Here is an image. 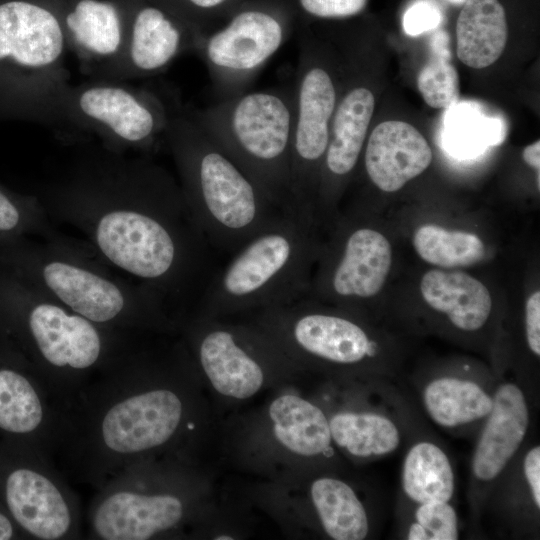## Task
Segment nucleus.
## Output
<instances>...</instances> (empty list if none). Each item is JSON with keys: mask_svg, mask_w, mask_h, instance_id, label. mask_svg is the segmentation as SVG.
<instances>
[{"mask_svg": "<svg viewBox=\"0 0 540 540\" xmlns=\"http://www.w3.org/2000/svg\"><path fill=\"white\" fill-rule=\"evenodd\" d=\"M63 48L61 26L50 11L23 1L0 5V60L10 57L24 67H46Z\"/></svg>", "mask_w": 540, "mask_h": 540, "instance_id": "obj_18", "label": "nucleus"}, {"mask_svg": "<svg viewBox=\"0 0 540 540\" xmlns=\"http://www.w3.org/2000/svg\"><path fill=\"white\" fill-rule=\"evenodd\" d=\"M201 32L185 26L165 10L148 5L138 10L132 25L129 56L143 73L164 69L186 47L195 48Z\"/></svg>", "mask_w": 540, "mask_h": 540, "instance_id": "obj_24", "label": "nucleus"}, {"mask_svg": "<svg viewBox=\"0 0 540 540\" xmlns=\"http://www.w3.org/2000/svg\"><path fill=\"white\" fill-rule=\"evenodd\" d=\"M391 263L390 243L380 232L366 227L354 229L344 239L324 288L343 299L374 297L382 289Z\"/></svg>", "mask_w": 540, "mask_h": 540, "instance_id": "obj_19", "label": "nucleus"}, {"mask_svg": "<svg viewBox=\"0 0 540 540\" xmlns=\"http://www.w3.org/2000/svg\"><path fill=\"white\" fill-rule=\"evenodd\" d=\"M375 108V97L364 86H353L340 99L333 116L323 166L334 178L350 174L359 159Z\"/></svg>", "mask_w": 540, "mask_h": 540, "instance_id": "obj_25", "label": "nucleus"}, {"mask_svg": "<svg viewBox=\"0 0 540 540\" xmlns=\"http://www.w3.org/2000/svg\"><path fill=\"white\" fill-rule=\"evenodd\" d=\"M48 215L78 229L94 256L166 302L201 295L210 247L183 192L152 164L82 177L43 204Z\"/></svg>", "mask_w": 540, "mask_h": 540, "instance_id": "obj_1", "label": "nucleus"}, {"mask_svg": "<svg viewBox=\"0 0 540 540\" xmlns=\"http://www.w3.org/2000/svg\"><path fill=\"white\" fill-rule=\"evenodd\" d=\"M36 235L47 241L63 239L35 198H17L0 189V243Z\"/></svg>", "mask_w": 540, "mask_h": 540, "instance_id": "obj_35", "label": "nucleus"}, {"mask_svg": "<svg viewBox=\"0 0 540 540\" xmlns=\"http://www.w3.org/2000/svg\"><path fill=\"white\" fill-rule=\"evenodd\" d=\"M278 441L290 451L306 457L327 455L332 437L324 411L295 395L275 399L269 408Z\"/></svg>", "mask_w": 540, "mask_h": 540, "instance_id": "obj_27", "label": "nucleus"}, {"mask_svg": "<svg viewBox=\"0 0 540 540\" xmlns=\"http://www.w3.org/2000/svg\"><path fill=\"white\" fill-rule=\"evenodd\" d=\"M367 392L363 405L326 416L332 441L349 456L363 461L385 458L427 430L413 399L396 382L375 377Z\"/></svg>", "mask_w": 540, "mask_h": 540, "instance_id": "obj_10", "label": "nucleus"}, {"mask_svg": "<svg viewBox=\"0 0 540 540\" xmlns=\"http://www.w3.org/2000/svg\"><path fill=\"white\" fill-rule=\"evenodd\" d=\"M397 534L406 540H455L460 520L453 502L411 503L397 497Z\"/></svg>", "mask_w": 540, "mask_h": 540, "instance_id": "obj_33", "label": "nucleus"}, {"mask_svg": "<svg viewBox=\"0 0 540 540\" xmlns=\"http://www.w3.org/2000/svg\"><path fill=\"white\" fill-rule=\"evenodd\" d=\"M52 408L46 394L19 371L0 369V429L14 434L52 432Z\"/></svg>", "mask_w": 540, "mask_h": 540, "instance_id": "obj_29", "label": "nucleus"}, {"mask_svg": "<svg viewBox=\"0 0 540 540\" xmlns=\"http://www.w3.org/2000/svg\"><path fill=\"white\" fill-rule=\"evenodd\" d=\"M442 20V13L435 3L418 1L410 6L403 17V27L410 36H417L436 28Z\"/></svg>", "mask_w": 540, "mask_h": 540, "instance_id": "obj_37", "label": "nucleus"}, {"mask_svg": "<svg viewBox=\"0 0 540 540\" xmlns=\"http://www.w3.org/2000/svg\"><path fill=\"white\" fill-rule=\"evenodd\" d=\"M433 54L423 66L417 87L424 101L432 108H449L459 100V77L450 62L449 37L444 31L431 41Z\"/></svg>", "mask_w": 540, "mask_h": 540, "instance_id": "obj_34", "label": "nucleus"}, {"mask_svg": "<svg viewBox=\"0 0 540 540\" xmlns=\"http://www.w3.org/2000/svg\"><path fill=\"white\" fill-rule=\"evenodd\" d=\"M5 499L16 522L31 536L60 540L76 530V505L67 488L43 468L13 470L5 482Z\"/></svg>", "mask_w": 540, "mask_h": 540, "instance_id": "obj_14", "label": "nucleus"}, {"mask_svg": "<svg viewBox=\"0 0 540 540\" xmlns=\"http://www.w3.org/2000/svg\"><path fill=\"white\" fill-rule=\"evenodd\" d=\"M446 113L443 142L445 149L458 158L479 155L489 146L504 141V124L484 115L473 104L452 105Z\"/></svg>", "mask_w": 540, "mask_h": 540, "instance_id": "obj_30", "label": "nucleus"}, {"mask_svg": "<svg viewBox=\"0 0 540 540\" xmlns=\"http://www.w3.org/2000/svg\"><path fill=\"white\" fill-rule=\"evenodd\" d=\"M453 2H462L463 0H451Z\"/></svg>", "mask_w": 540, "mask_h": 540, "instance_id": "obj_43", "label": "nucleus"}, {"mask_svg": "<svg viewBox=\"0 0 540 540\" xmlns=\"http://www.w3.org/2000/svg\"><path fill=\"white\" fill-rule=\"evenodd\" d=\"M310 496L324 532L334 540H363L371 530L364 503L355 490L343 480L317 478Z\"/></svg>", "mask_w": 540, "mask_h": 540, "instance_id": "obj_28", "label": "nucleus"}, {"mask_svg": "<svg viewBox=\"0 0 540 540\" xmlns=\"http://www.w3.org/2000/svg\"><path fill=\"white\" fill-rule=\"evenodd\" d=\"M121 384L98 397L101 401L92 406L86 432L98 458L124 469L128 460L161 447L174 436L183 404L170 389L127 391Z\"/></svg>", "mask_w": 540, "mask_h": 540, "instance_id": "obj_8", "label": "nucleus"}, {"mask_svg": "<svg viewBox=\"0 0 540 540\" xmlns=\"http://www.w3.org/2000/svg\"><path fill=\"white\" fill-rule=\"evenodd\" d=\"M309 219L284 211L231 255L200 295L206 315L290 304L307 294L314 247Z\"/></svg>", "mask_w": 540, "mask_h": 540, "instance_id": "obj_4", "label": "nucleus"}, {"mask_svg": "<svg viewBox=\"0 0 540 540\" xmlns=\"http://www.w3.org/2000/svg\"><path fill=\"white\" fill-rule=\"evenodd\" d=\"M183 513L179 497L141 492L119 475L95 500L90 528L98 539L147 540L175 527Z\"/></svg>", "mask_w": 540, "mask_h": 540, "instance_id": "obj_13", "label": "nucleus"}, {"mask_svg": "<svg viewBox=\"0 0 540 540\" xmlns=\"http://www.w3.org/2000/svg\"><path fill=\"white\" fill-rule=\"evenodd\" d=\"M524 161L539 171L540 169V141L525 147L522 153Z\"/></svg>", "mask_w": 540, "mask_h": 540, "instance_id": "obj_40", "label": "nucleus"}, {"mask_svg": "<svg viewBox=\"0 0 540 540\" xmlns=\"http://www.w3.org/2000/svg\"><path fill=\"white\" fill-rule=\"evenodd\" d=\"M432 161L431 148L411 124L385 121L371 132L364 153L370 180L380 190L395 192L420 175Z\"/></svg>", "mask_w": 540, "mask_h": 540, "instance_id": "obj_17", "label": "nucleus"}, {"mask_svg": "<svg viewBox=\"0 0 540 540\" xmlns=\"http://www.w3.org/2000/svg\"><path fill=\"white\" fill-rule=\"evenodd\" d=\"M196 342L201 368L219 393L246 399L260 389L264 380L262 368L231 330L210 327Z\"/></svg>", "mask_w": 540, "mask_h": 540, "instance_id": "obj_21", "label": "nucleus"}, {"mask_svg": "<svg viewBox=\"0 0 540 540\" xmlns=\"http://www.w3.org/2000/svg\"><path fill=\"white\" fill-rule=\"evenodd\" d=\"M489 514L511 538H538L540 530V446H523L502 473L485 503Z\"/></svg>", "mask_w": 540, "mask_h": 540, "instance_id": "obj_16", "label": "nucleus"}, {"mask_svg": "<svg viewBox=\"0 0 540 540\" xmlns=\"http://www.w3.org/2000/svg\"><path fill=\"white\" fill-rule=\"evenodd\" d=\"M496 383L494 373L464 363L424 374L411 385L435 425L454 437L475 438L492 410Z\"/></svg>", "mask_w": 540, "mask_h": 540, "instance_id": "obj_12", "label": "nucleus"}, {"mask_svg": "<svg viewBox=\"0 0 540 540\" xmlns=\"http://www.w3.org/2000/svg\"><path fill=\"white\" fill-rule=\"evenodd\" d=\"M525 338L528 350L539 359L540 356V292L536 291L525 305Z\"/></svg>", "mask_w": 540, "mask_h": 540, "instance_id": "obj_39", "label": "nucleus"}, {"mask_svg": "<svg viewBox=\"0 0 540 540\" xmlns=\"http://www.w3.org/2000/svg\"><path fill=\"white\" fill-rule=\"evenodd\" d=\"M13 537V526L9 518L0 512V540H8Z\"/></svg>", "mask_w": 540, "mask_h": 540, "instance_id": "obj_41", "label": "nucleus"}, {"mask_svg": "<svg viewBox=\"0 0 540 540\" xmlns=\"http://www.w3.org/2000/svg\"><path fill=\"white\" fill-rule=\"evenodd\" d=\"M454 464L446 448L428 431L413 436L403 458L399 498L411 503L453 502Z\"/></svg>", "mask_w": 540, "mask_h": 540, "instance_id": "obj_23", "label": "nucleus"}, {"mask_svg": "<svg viewBox=\"0 0 540 540\" xmlns=\"http://www.w3.org/2000/svg\"><path fill=\"white\" fill-rule=\"evenodd\" d=\"M293 86L291 148L292 210L312 220V200L321 174L338 99L335 79L315 43L304 38Z\"/></svg>", "mask_w": 540, "mask_h": 540, "instance_id": "obj_9", "label": "nucleus"}, {"mask_svg": "<svg viewBox=\"0 0 540 540\" xmlns=\"http://www.w3.org/2000/svg\"><path fill=\"white\" fill-rule=\"evenodd\" d=\"M0 266L12 271L72 312L107 329L157 324L165 305L148 289L113 275L107 265L65 238L0 243Z\"/></svg>", "mask_w": 540, "mask_h": 540, "instance_id": "obj_3", "label": "nucleus"}, {"mask_svg": "<svg viewBox=\"0 0 540 540\" xmlns=\"http://www.w3.org/2000/svg\"><path fill=\"white\" fill-rule=\"evenodd\" d=\"M281 209L292 211L293 86L217 100L192 116Z\"/></svg>", "mask_w": 540, "mask_h": 540, "instance_id": "obj_5", "label": "nucleus"}, {"mask_svg": "<svg viewBox=\"0 0 540 540\" xmlns=\"http://www.w3.org/2000/svg\"><path fill=\"white\" fill-rule=\"evenodd\" d=\"M167 132L185 201L212 251L233 255L285 211L193 117L175 119Z\"/></svg>", "mask_w": 540, "mask_h": 540, "instance_id": "obj_2", "label": "nucleus"}, {"mask_svg": "<svg viewBox=\"0 0 540 540\" xmlns=\"http://www.w3.org/2000/svg\"><path fill=\"white\" fill-rule=\"evenodd\" d=\"M368 0H295L300 9L323 19L346 18L359 14Z\"/></svg>", "mask_w": 540, "mask_h": 540, "instance_id": "obj_36", "label": "nucleus"}, {"mask_svg": "<svg viewBox=\"0 0 540 540\" xmlns=\"http://www.w3.org/2000/svg\"><path fill=\"white\" fill-rule=\"evenodd\" d=\"M457 56L465 65L481 69L504 51L507 22L498 0H467L456 24Z\"/></svg>", "mask_w": 540, "mask_h": 540, "instance_id": "obj_26", "label": "nucleus"}, {"mask_svg": "<svg viewBox=\"0 0 540 540\" xmlns=\"http://www.w3.org/2000/svg\"><path fill=\"white\" fill-rule=\"evenodd\" d=\"M79 107L130 144H149L169 126L159 106L119 87H91L81 93Z\"/></svg>", "mask_w": 540, "mask_h": 540, "instance_id": "obj_20", "label": "nucleus"}, {"mask_svg": "<svg viewBox=\"0 0 540 540\" xmlns=\"http://www.w3.org/2000/svg\"><path fill=\"white\" fill-rule=\"evenodd\" d=\"M215 539L216 540H225V539L232 540V537H230V536H220V537H216Z\"/></svg>", "mask_w": 540, "mask_h": 540, "instance_id": "obj_42", "label": "nucleus"}, {"mask_svg": "<svg viewBox=\"0 0 540 540\" xmlns=\"http://www.w3.org/2000/svg\"><path fill=\"white\" fill-rule=\"evenodd\" d=\"M413 244L424 261L443 268L471 266L485 254L484 244L475 234L431 224L416 230Z\"/></svg>", "mask_w": 540, "mask_h": 540, "instance_id": "obj_32", "label": "nucleus"}, {"mask_svg": "<svg viewBox=\"0 0 540 540\" xmlns=\"http://www.w3.org/2000/svg\"><path fill=\"white\" fill-rule=\"evenodd\" d=\"M271 309L290 320L293 344L314 358L339 366H358L380 356L378 341L349 318L303 309L298 300Z\"/></svg>", "mask_w": 540, "mask_h": 540, "instance_id": "obj_15", "label": "nucleus"}, {"mask_svg": "<svg viewBox=\"0 0 540 540\" xmlns=\"http://www.w3.org/2000/svg\"><path fill=\"white\" fill-rule=\"evenodd\" d=\"M296 6L290 0L237 5L219 28L200 34L202 58L218 100L241 94L292 35Z\"/></svg>", "mask_w": 540, "mask_h": 540, "instance_id": "obj_7", "label": "nucleus"}, {"mask_svg": "<svg viewBox=\"0 0 540 540\" xmlns=\"http://www.w3.org/2000/svg\"><path fill=\"white\" fill-rule=\"evenodd\" d=\"M66 24L76 42L96 55H111L120 46V19L109 2L80 0L68 14Z\"/></svg>", "mask_w": 540, "mask_h": 540, "instance_id": "obj_31", "label": "nucleus"}, {"mask_svg": "<svg viewBox=\"0 0 540 540\" xmlns=\"http://www.w3.org/2000/svg\"><path fill=\"white\" fill-rule=\"evenodd\" d=\"M0 316L16 325L45 381L107 369L126 350L124 333L72 312L2 266Z\"/></svg>", "mask_w": 540, "mask_h": 540, "instance_id": "obj_6", "label": "nucleus"}, {"mask_svg": "<svg viewBox=\"0 0 540 540\" xmlns=\"http://www.w3.org/2000/svg\"><path fill=\"white\" fill-rule=\"evenodd\" d=\"M533 406L516 380L497 377L493 407L474 438L470 459L467 501L475 530L490 492L528 441Z\"/></svg>", "mask_w": 540, "mask_h": 540, "instance_id": "obj_11", "label": "nucleus"}, {"mask_svg": "<svg viewBox=\"0 0 540 540\" xmlns=\"http://www.w3.org/2000/svg\"><path fill=\"white\" fill-rule=\"evenodd\" d=\"M196 17L195 26L202 33L207 22L227 16L240 0H184Z\"/></svg>", "mask_w": 540, "mask_h": 540, "instance_id": "obj_38", "label": "nucleus"}, {"mask_svg": "<svg viewBox=\"0 0 540 540\" xmlns=\"http://www.w3.org/2000/svg\"><path fill=\"white\" fill-rule=\"evenodd\" d=\"M420 289L425 302L456 330L474 334L488 324L492 299L486 286L474 277L460 271L430 270Z\"/></svg>", "mask_w": 540, "mask_h": 540, "instance_id": "obj_22", "label": "nucleus"}]
</instances>
